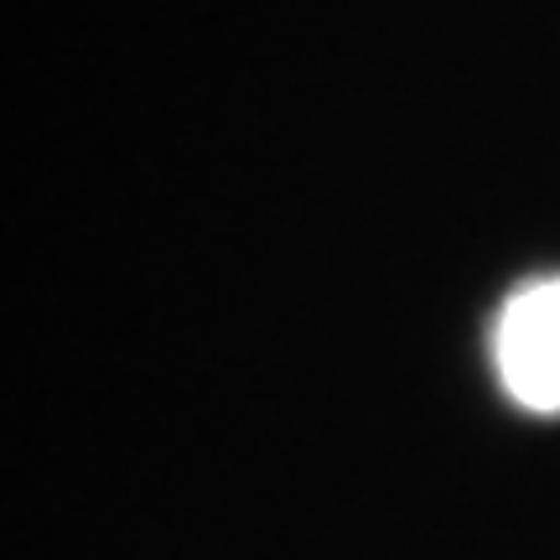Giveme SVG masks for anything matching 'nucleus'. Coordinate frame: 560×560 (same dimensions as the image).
I'll use <instances>...</instances> for the list:
<instances>
[{
	"instance_id": "1",
	"label": "nucleus",
	"mask_w": 560,
	"mask_h": 560,
	"mask_svg": "<svg viewBox=\"0 0 560 560\" xmlns=\"http://www.w3.org/2000/svg\"><path fill=\"white\" fill-rule=\"evenodd\" d=\"M493 363L514 405L535 416H560V276L529 280L503 301Z\"/></svg>"
}]
</instances>
